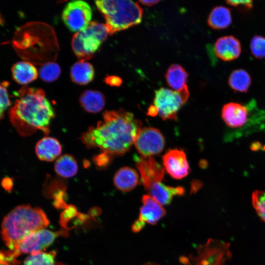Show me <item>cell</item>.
I'll list each match as a JSON object with an SVG mask.
<instances>
[{
    "label": "cell",
    "mask_w": 265,
    "mask_h": 265,
    "mask_svg": "<svg viewBox=\"0 0 265 265\" xmlns=\"http://www.w3.org/2000/svg\"><path fill=\"white\" fill-rule=\"evenodd\" d=\"M142 123L132 113L123 109L106 111L103 120L90 127L80 137L87 148H99L109 159L123 155L134 144Z\"/></svg>",
    "instance_id": "1"
},
{
    "label": "cell",
    "mask_w": 265,
    "mask_h": 265,
    "mask_svg": "<svg viewBox=\"0 0 265 265\" xmlns=\"http://www.w3.org/2000/svg\"><path fill=\"white\" fill-rule=\"evenodd\" d=\"M16 96L8 114L18 132L21 136H27L40 130L48 135L55 112L45 92L40 88L23 87Z\"/></svg>",
    "instance_id": "2"
},
{
    "label": "cell",
    "mask_w": 265,
    "mask_h": 265,
    "mask_svg": "<svg viewBox=\"0 0 265 265\" xmlns=\"http://www.w3.org/2000/svg\"><path fill=\"white\" fill-rule=\"evenodd\" d=\"M49 224V219L41 209L29 205L18 206L3 218L2 238L6 246L13 251L27 236Z\"/></svg>",
    "instance_id": "3"
},
{
    "label": "cell",
    "mask_w": 265,
    "mask_h": 265,
    "mask_svg": "<svg viewBox=\"0 0 265 265\" xmlns=\"http://www.w3.org/2000/svg\"><path fill=\"white\" fill-rule=\"evenodd\" d=\"M95 3L105 19V25L109 35L136 25L141 21L143 11L136 2L103 0Z\"/></svg>",
    "instance_id": "4"
},
{
    "label": "cell",
    "mask_w": 265,
    "mask_h": 265,
    "mask_svg": "<svg viewBox=\"0 0 265 265\" xmlns=\"http://www.w3.org/2000/svg\"><path fill=\"white\" fill-rule=\"evenodd\" d=\"M108 34L105 24L92 21L84 29L76 33L72 38V47L79 60L92 58Z\"/></svg>",
    "instance_id": "5"
},
{
    "label": "cell",
    "mask_w": 265,
    "mask_h": 265,
    "mask_svg": "<svg viewBox=\"0 0 265 265\" xmlns=\"http://www.w3.org/2000/svg\"><path fill=\"white\" fill-rule=\"evenodd\" d=\"M230 243L210 238L197 248L195 256H183L180 262L184 265H227L232 257Z\"/></svg>",
    "instance_id": "6"
},
{
    "label": "cell",
    "mask_w": 265,
    "mask_h": 265,
    "mask_svg": "<svg viewBox=\"0 0 265 265\" xmlns=\"http://www.w3.org/2000/svg\"><path fill=\"white\" fill-rule=\"evenodd\" d=\"M188 97L187 87L180 91L161 87L155 91L153 106L163 120H175L178 111Z\"/></svg>",
    "instance_id": "7"
},
{
    "label": "cell",
    "mask_w": 265,
    "mask_h": 265,
    "mask_svg": "<svg viewBox=\"0 0 265 265\" xmlns=\"http://www.w3.org/2000/svg\"><path fill=\"white\" fill-rule=\"evenodd\" d=\"M67 229L53 232L42 229L33 232L25 237L12 251L15 258L23 254H32L42 251L51 245L59 236H67Z\"/></svg>",
    "instance_id": "8"
},
{
    "label": "cell",
    "mask_w": 265,
    "mask_h": 265,
    "mask_svg": "<svg viewBox=\"0 0 265 265\" xmlns=\"http://www.w3.org/2000/svg\"><path fill=\"white\" fill-rule=\"evenodd\" d=\"M92 11L88 3L83 0L68 2L62 13V20L67 27L76 33L84 29L91 22Z\"/></svg>",
    "instance_id": "9"
},
{
    "label": "cell",
    "mask_w": 265,
    "mask_h": 265,
    "mask_svg": "<svg viewBox=\"0 0 265 265\" xmlns=\"http://www.w3.org/2000/svg\"><path fill=\"white\" fill-rule=\"evenodd\" d=\"M133 144L142 157H152L162 152L165 145V139L158 129L152 127L141 128Z\"/></svg>",
    "instance_id": "10"
},
{
    "label": "cell",
    "mask_w": 265,
    "mask_h": 265,
    "mask_svg": "<svg viewBox=\"0 0 265 265\" xmlns=\"http://www.w3.org/2000/svg\"><path fill=\"white\" fill-rule=\"evenodd\" d=\"M134 161L140 173L141 183L145 189L155 183L161 182L164 178L165 169L153 157L135 156Z\"/></svg>",
    "instance_id": "11"
},
{
    "label": "cell",
    "mask_w": 265,
    "mask_h": 265,
    "mask_svg": "<svg viewBox=\"0 0 265 265\" xmlns=\"http://www.w3.org/2000/svg\"><path fill=\"white\" fill-rule=\"evenodd\" d=\"M162 161L164 169L174 179H181L189 173L190 167L183 150L175 149L168 151L163 156Z\"/></svg>",
    "instance_id": "12"
},
{
    "label": "cell",
    "mask_w": 265,
    "mask_h": 265,
    "mask_svg": "<svg viewBox=\"0 0 265 265\" xmlns=\"http://www.w3.org/2000/svg\"><path fill=\"white\" fill-rule=\"evenodd\" d=\"M214 51L220 59L226 61L233 60L238 57L241 53L240 43L233 36H223L216 41Z\"/></svg>",
    "instance_id": "13"
},
{
    "label": "cell",
    "mask_w": 265,
    "mask_h": 265,
    "mask_svg": "<svg viewBox=\"0 0 265 265\" xmlns=\"http://www.w3.org/2000/svg\"><path fill=\"white\" fill-rule=\"evenodd\" d=\"M142 202L138 219L145 224L155 225L165 215L166 212L161 205L149 195H144Z\"/></svg>",
    "instance_id": "14"
},
{
    "label": "cell",
    "mask_w": 265,
    "mask_h": 265,
    "mask_svg": "<svg viewBox=\"0 0 265 265\" xmlns=\"http://www.w3.org/2000/svg\"><path fill=\"white\" fill-rule=\"evenodd\" d=\"M221 116L225 123L229 127H240L243 126L247 120V109L241 104L231 102L223 106Z\"/></svg>",
    "instance_id": "15"
},
{
    "label": "cell",
    "mask_w": 265,
    "mask_h": 265,
    "mask_svg": "<svg viewBox=\"0 0 265 265\" xmlns=\"http://www.w3.org/2000/svg\"><path fill=\"white\" fill-rule=\"evenodd\" d=\"M146 190L150 196L161 205L169 204L174 196H182L185 192L184 188L182 186H170L162 182L155 183Z\"/></svg>",
    "instance_id": "16"
},
{
    "label": "cell",
    "mask_w": 265,
    "mask_h": 265,
    "mask_svg": "<svg viewBox=\"0 0 265 265\" xmlns=\"http://www.w3.org/2000/svg\"><path fill=\"white\" fill-rule=\"evenodd\" d=\"M62 146L59 141L52 137L45 136L38 141L35 153L42 161H52L61 154Z\"/></svg>",
    "instance_id": "17"
},
{
    "label": "cell",
    "mask_w": 265,
    "mask_h": 265,
    "mask_svg": "<svg viewBox=\"0 0 265 265\" xmlns=\"http://www.w3.org/2000/svg\"><path fill=\"white\" fill-rule=\"evenodd\" d=\"M113 184L115 187L123 192H129L138 184L139 176L134 169L125 166L120 168L115 174Z\"/></svg>",
    "instance_id": "18"
},
{
    "label": "cell",
    "mask_w": 265,
    "mask_h": 265,
    "mask_svg": "<svg viewBox=\"0 0 265 265\" xmlns=\"http://www.w3.org/2000/svg\"><path fill=\"white\" fill-rule=\"evenodd\" d=\"M13 79L20 84H27L35 80L38 76L36 67L27 61H20L13 65L11 68Z\"/></svg>",
    "instance_id": "19"
},
{
    "label": "cell",
    "mask_w": 265,
    "mask_h": 265,
    "mask_svg": "<svg viewBox=\"0 0 265 265\" xmlns=\"http://www.w3.org/2000/svg\"><path fill=\"white\" fill-rule=\"evenodd\" d=\"M80 102L82 107L87 112L96 113L101 111L104 107L106 99L101 92L87 90L80 95Z\"/></svg>",
    "instance_id": "20"
},
{
    "label": "cell",
    "mask_w": 265,
    "mask_h": 265,
    "mask_svg": "<svg viewBox=\"0 0 265 265\" xmlns=\"http://www.w3.org/2000/svg\"><path fill=\"white\" fill-rule=\"evenodd\" d=\"M94 74L93 66L86 61L79 60L77 62L73 65L70 71L72 81L80 85L86 84L91 81Z\"/></svg>",
    "instance_id": "21"
},
{
    "label": "cell",
    "mask_w": 265,
    "mask_h": 265,
    "mask_svg": "<svg viewBox=\"0 0 265 265\" xmlns=\"http://www.w3.org/2000/svg\"><path fill=\"white\" fill-rule=\"evenodd\" d=\"M232 23L231 10L223 6L214 7L208 19L209 26L215 29H221L228 27Z\"/></svg>",
    "instance_id": "22"
},
{
    "label": "cell",
    "mask_w": 265,
    "mask_h": 265,
    "mask_svg": "<svg viewBox=\"0 0 265 265\" xmlns=\"http://www.w3.org/2000/svg\"><path fill=\"white\" fill-rule=\"evenodd\" d=\"M188 74L181 65L172 64L168 68L165 77L168 85L175 91L187 87Z\"/></svg>",
    "instance_id": "23"
},
{
    "label": "cell",
    "mask_w": 265,
    "mask_h": 265,
    "mask_svg": "<svg viewBox=\"0 0 265 265\" xmlns=\"http://www.w3.org/2000/svg\"><path fill=\"white\" fill-rule=\"evenodd\" d=\"M54 169L58 176L67 178L77 174L78 166L76 160L72 155L64 154L56 159Z\"/></svg>",
    "instance_id": "24"
},
{
    "label": "cell",
    "mask_w": 265,
    "mask_h": 265,
    "mask_svg": "<svg viewBox=\"0 0 265 265\" xmlns=\"http://www.w3.org/2000/svg\"><path fill=\"white\" fill-rule=\"evenodd\" d=\"M251 83L250 76L247 71L241 69L233 71L228 79L230 87L234 90L240 92H246Z\"/></svg>",
    "instance_id": "25"
},
{
    "label": "cell",
    "mask_w": 265,
    "mask_h": 265,
    "mask_svg": "<svg viewBox=\"0 0 265 265\" xmlns=\"http://www.w3.org/2000/svg\"><path fill=\"white\" fill-rule=\"evenodd\" d=\"M56 255L55 251L33 253L26 259L23 265H64L55 262Z\"/></svg>",
    "instance_id": "26"
},
{
    "label": "cell",
    "mask_w": 265,
    "mask_h": 265,
    "mask_svg": "<svg viewBox=\"0 0 265 265\" xmlns=\"http://www.w3.org/2000/svg\"><path fill=\"white\" fill-rule=\"evenodd\" d=\"M61 73L59 66L55 62H48L43 65L39 69V75L44 81L51 82L58 79Z\"/></svg>",
    "instance_id": "27"
},
{
    "label": "cell",
    "mask_w": 265,
    "mask_h": 265,
    "mask_svg": "<svg viewBox=\"0 0 265 265\" xmlns=\"http://www.w3.org/2000/svg\"><path fill=\"white\" fill-rule=\"evenodd\" d=\"M252 203L259 216L265 222V191L260 190L253 191Z\"/></svg>",
    "instance_id": "28"
},
{
    "label": "cell",
    "mask_w": 265,
    "mask_h": 265,
    "mask_svg": "<svg viewBox=\"0 0 265 265\" xmlns=\"http://www.w3.org/2000/svg\"><path fill=\"white\" fill-rule=\"evenodd\" d=\"M250 48L252 55L256 58L265 57V37L254 36L251 40Z\"/></svg>",
    "instance_id": "29"
},
{
    "label": "cell",
    "mask_w": 265,
    "mask_h": 265,
    "mask_svg": "<svg viewBox=\"0 0 265 265\" xmlns=\"http://www.w3.org/2000/svg\"><path fill=\"white\" fill-rule=\"evenodd\" d=\"M6 85L0 84V120L3 118L5 111L11 105Z\"/></svg>",
    "instance_id": "30"
},
{
    "label": "cell",
    "mask_w": 265,
    "mask_h": 265,
    "mask_svg": "<svg viewBox=\"0 0 265 265\" xmlns=\"http://www.w3.org/2000/svg\"><path fill=\"white\" fill-rule=\"evenodd\" d=\"M76 208L73 205L67 206L61 214V225L67 229V225L70 219L77 215Z\"/></svg>",
    "instance_id": "31"
},
{
    "label": "cell",
    "mask_w": 265,
    "mask_h": 265,
    "mask_svg": "<svg viewBox=\"0 0 265 265\" xmlns=\"http://www.w3.org/2000/svg\"><path fill=\"white\" fill-rule=\"evenodd\" d=\"M0 264L4 265H19L20 262L16 260L12 250L4 251L0 250Z\"/></svg>",
    "instance_id": "32"
},
{
    "label": "cell",
    "mask_w": 265,
    "mask_h": 265,
    "mask_svg": "<svg viewBox=\"0 0 265 265\" xmlns=\"http://www.w3.org/2000/svg\"><path fill=\"white\" fill-rule=\"evenodd\" d=\"M226 3L233 6H241L248 9L251 8L253 6L252 0H228Z\"/></svg>",
    "instance_id": "33"
},
{
    "label": "cell",
    "mask_w": 265,
    "mask_h": 265,
    "mask_svg": "<svg viewBox=\"0 0 265 265\" xmlns=\"http://www.w3.org/2000/svg\"><path fill=\"white\" fill-rule=\"evenodd\" d=\"M145 226V224L140 220L137 219L132 226V230L134 233L140 231Z\"/></svg>",
    "instance_id": "34"
},
{
    "label": "cell",
    "mask_w": 265,
    "mask_h": 265,
    "mask_svg": "<svg viewBox=\"0 0 265 265\" xmlns=\"http://www.w3.org/2000/svg\"><path fill=\"white\" fill-rule=\"evenodd\" d=\"M107 80V82L111 85L119 86L122 82L121 79L116 76H111Z\"/></svg>",
    "instance_id": "35"
},
{
    "label": "cell",
    "mask_w": 265,
    "mask_h": 265,
    "mask_svg": "<svg viewBox=\"0 0 265 265\" xmlns=\"http://www.w3.org/2000/svg\"><path fill=\"white\" fill-rule=\"evenodd\" d=\"M159 0H139V2L145 5L151 6L157 3H158Z\"/></svg>",
    "instance_id": "36"
},
{
    "label": "cell",
    "mask_w": 265,
    "mask_h": 265,
    "mask_svg": "<svg viewBox=\"0 0 265 265\" xmlns=\"http://www.w3.org/2000/svg\"><path fill=\"white\" fill-rule=\"evenodd\" d=\"M250 149L254 151H258L262 149L261 144L258 141L254 142L251 144Z\"/></svg>",
    "instance_id": "37"
},
{
    "label": "cell",
    "mask_w": 265,
    "mask_h": 265,
    "mask_svg": "<svg viewBox=\"0 0 265 265\" xmlns=\"http://www.w3.org/2000/svg\"><path fill=\"white\" fill-rule=\"evenodd\" d=\"M143 265H159L156 264H154V263H146V264H144Z\"/></svg>",
    "instance_id": "38"
},
{
    "label": "cell",
    "mask_w": 265,
    "mask_h": 265,
    "mask_svg": "<svg viewBox=\"0 0 265 265\" xmlns=\"http://www.w3.org/2000/svg\"><path fill=\"white\" fill-rule=\"evenodd\" d=\"M262 149L264 151H265V145L263 146L262 147Z\"/></svg>",
    "instance_id": "39"
},
{
    "label": "cell",
    "mask_w": 265,
    "mask_h": 265,
    "mask_svg": "<svg viewBox=\"0 0 265 265\" xmlns=\"http://www.w3.org/2000/svg\"><path fill=\"white\" fill-rule=\"evenodd\" d=\"M0 265H2V264H0Z\"/></svg>",
    "instance_id": "40"
}]
</instances>
